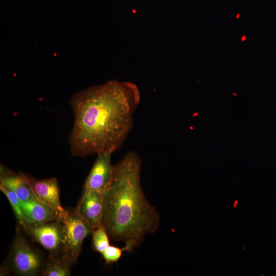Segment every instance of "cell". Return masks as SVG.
Masks as SVG:
<instances>
[{"mask_svg":"<svg viewBox=\"0 0 276 276\" xmlns=\"http://www.w3.org/2000/svg\"><path fill=\"white\" fill-rule=\"evenodd\" d=\"M140 100L136 84L117 80L73 95L70 103L74 122L68 137L72 155L85 157L119 150L133 128Z\"/></svg>","mask_w":276,"mask_h":276,"instance_id":"6da1fadb","label":"cell"},{"mask_svg":"<svg viewBox=\"0 0 276 276\" xmlns=\"http://www.w3.org/2000/svg\"><path fill=\"white\" fill-rule=\"evenodd\" d=\"M142 166L136 152H127L113 165L111 181L102 193L101 225L111 239L133 249L157 231L160 220L143 192Z\"/></svg>","mask_w":276,"mask_h":276,"instance_id":"7a4b0ae2","label":"cell"},{"mask_svg":"<svg viewBox=\"0 0 276 276\" xmlns=\"http://www.w3.org/2000/svg\"><path fill=\"white\" fill-rule=\"evenodd\" d=\"M60 221L63 231V254L75 263L81 252L84 239L92 232V229L76 212L67 211Z\"/></svg>","mask_w":276,"mask_h":276,"instance_id":"3957f363","label":"cell"},{"mask_svg":"<svg viewBox=\"0 0 276 276\" xmlns=\"http://www.w3.org/2000/svg\"><path fill=\"white\" fill-rule=\"evenodd\" d=\"M11 258L12 267L17 274L34 276L38 273L41 267V258L23 237L18 235L16 237Z\"/></svg>","mask_w":276,"mask_h":276,"instance_id":"277c9868","label":"cell"},{"mask_svg":"<svg viewBox=\"0 0 276 276\" xmlns=\"http://www.w3.org/2000/svg\"><path fill=\"white\" fill-rule=\"evenodd\" d=\"M27 182L36 199L51 209L60 221L67 211L62 206L60 200V190L55 178L37 179L27 175Z\"/></svg>","mask_w":276,"mask_h":276,"instance_id":"5b68a950","label":"cell"},{"mask_svg":"<svg viewBox=\"0 0 276 276\" xmlns=\"http://www.w3.org/2000/svg\"><path fill=\"white\" fill-rule=\"evenodd\" d=\"M112 153L105 152L97 154V158L86 179L82 196L93 192L103 193L110 184L113 174Z\"/></svg>","mask_w":276,"mask_h":276,"instance_id":"8992f818","label":"cell"},{"mask_svg":"<svg viewBox=\"0 0 276 276\" xmlns=\"http://www.w3.org/2000/svg\"><path fill=\"white\" fill-rule=\"evenodd\" d=\"M25 229L34 240L52 254L62 250L63 231L60 221L28 225Z\"/></svg>","mask_w":276,"mask_h":276,"instance_id":"52a82bcc","label":"cell"},{"mask_svg":"<svg viewBox=\"0 0 276 276\" xmlns=\"http://www.w3.org/2000/svg\"><path fill=\"white\" fill-rule=\"evenodd\" d=\"M76 212L92 229L100 226L103 215L102 193L93 192L82 196Z\"/></svg>","mask_w":276,"mask_h":276,"instance_id":"ba28073f","label":"cell"},{"mask_svg":"<svg viewBox=\"0 0 276 276\" xmlns=\"http://www.w3.org/2000/svg\"><path fill=\"white\" fill-rule=\"evenodd\" d=\"M1 184L14 191L21 202H26L36 198L27 182V175L15 173L1 167Z\"/></svg>","mask_w":276,"mask_h":276,"instance_id":"9c48e42d","label":"cell"},{"mask_svg":"<svg viewBox=\"0 0 276 276\" xmlns=\"http://www.w3.org/2000/svg\"><path fill=\"white\" fill-rule=\"evenodd\" d=\"M21 204L26 227L28 225H36L59 220L57 216L51 209L36 199L21 202Z\"/></svg>","mask_w":276,"mask_h":276,"instance_id":"30bf717a","label":"cell"},{"mask_svg":"<svg viewBox=\"0 0 276 276\" xmlns=\"http://www.w3.org/2000/svg\"><path fill=\"white\" fill-rule=\"evenodd\" d=\"M74 263L69 257L64 254L59 258L52 256L42 271V274L44 276L70 275L71 266Z\"/></svg>","mask_w":276,"mask_h":276,"instance_id":"8fae6325","label":"cell"},{"mask_svg":"<svg viewBox=\"0 0 276 276\" xmlns=\"http://www.w3.org/2000/svg\"><path fill=\"white\" fill-rule=\"evenodd\" d=\"M0 190L6 195L10 202L15 215L19 223L25 228L26 227L21 201L16 194L8 188L0 183Z\"/></svg>","mask_w":276,"mask_h":276,"instance_id":"7c38bea8","label":"cell"},{"mask_svg":"<svg viewBox=\"0 0 276 276\" xmlns=\"http://www.w3.org/2000/svg\"><path fill=\"white\" fill-rule=\"evenodd\" d=\"M93 248L102 254L109 245V236L105 228L101 225L92 229Z\"/></svg>","mask_w":276,"mask_h":276,"instance_id":"4fadbf2b","label":"cell"},{"mask_svg":"<svg viewBox=\"0 0 276 276\" xmlns=\"http://www.w3.org/2000/svg\"><path fill=\"white\" fill-rule=\"evenodd\" d=\"M133 249L131 246L127 244H125L122 248L109 245L101 254L106 263L111 264L118 262L123 252H130Z\"/></svg>","mask_w":276,"mask_h":276,"instance_id":"5bb4252c","label":"cell"}]
</instances>
